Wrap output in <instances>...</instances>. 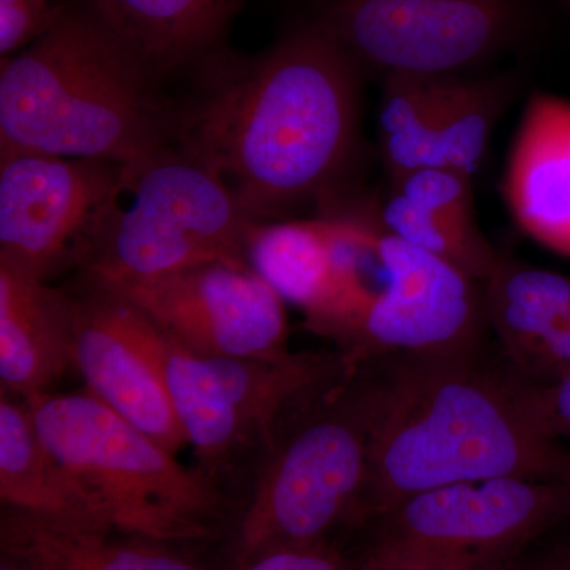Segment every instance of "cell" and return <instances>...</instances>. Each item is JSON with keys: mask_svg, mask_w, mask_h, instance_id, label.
I'll return each instance as SVG.
<instances>
[{"mask_svg": "<svg viewBox=\"0 0 570 570\" xmlns=\"http://www.w3.org/2000/svg\"><path fill=\"white\" fill-rule=\"evenodd\" d=\"M175 104L171 145L212 168L254 223L336 213L360 148L363 71L303 20L261 55L220 48Z\"/></svg>", "mask_w": 570, "mask_h": 570, "instance_id": "obj_1", "label": "cell"}, {"mask_svg": "<svg viewBox=\"0 0 570 570\" xmlns=\"http://www.w3.org/2000/svg\"><path fill=\"white\" fill-rule=\"evenodd\" d=\"M497 478L570 482V450L524 414L515 379L471 355L403 356L376 382L360 515H384L423 491Z\"/></svg>", "mask_w": 570, "mask_h": 570, "instance_id": "obj_2", "label": "cell"}, {"mask_svg": "<svg viewBox=\"0 0 570 570\" xmlns=\"http://www.w3.org/2000/svg\"><path fill=\"white\" fill-rule=\"evenodd\" d=\"M81 0L0 63V157L48 154L129 164L171 146L175 104Z\"/></svg>", "mask_w": 570, "mask_h": 570, "instance_id": "obj_3", "label": "cell"}, {"mask_svg": "<svg viewBox=\"0 0 570 570\" xmlns=\"http://www.w3.org/2000/svg\"><path fill=\"white\" fill-rule=\"evenodd\" d=\"M51 455L121 534L186 542L208 538L223 517L219 482L174 453L88 390L22 400Z\"/></svg>", "mask_w": 570, "mask_h": 570, "instance_id": "obj_4", "label": "cell"}, {"mask_svg": "<svg viewBox=\"0 0 570 570\" xmlns=\"http://www.w3.org/2000/svg\"><path fill=\"white\" fill-rule=\"evenodd\" d=\"M374 400L376 382L354 374L281 420L239 520L238 568L269 550L324 542L360 515Z\"/></svg>", "mask_w": 570, "mask_h": 570, "instance_id": "obj_5", "label": "cell"}, {"mask_svg": "<svg viewBox=\"0 0 570 570\" xmlns=\"http://www.w3.org/2000/svg\"><path fill=\"white\" fill-rule=\"evenodd\" d=\"M254 224L220 176L167 146L121 164L118 189L82 265V281L110 287L209 262L247 264Z\"/></svg>", "mask_w": 570, "mask_h": 570, "instance_id": "obj_6", "label": "cell"}, {"mask_svg": "<svg viewBox=\"0 0 570 570\" xmlns=\"http://www.w3.org/2000/svg\"><path fill=\"white\" fill-rule=\"evenodd\" d=\"M160 358L187 444L200 469L217 480L243 453L254 448L264 452L288 412L355 374V363L344 354L224 358L194 354L163 332Z\"/></svg>", "mask_w": 570, "mask_h": 570, "instance_id": "obj_7", "label": "cell"}, {"mask_svg": "<svg viewBox=\"0 0 570 570\" xmlns=\"http://www.w3.org/2000/svg\"><path fill=\"white\" fill-rule=\"evenodd\" d=\"M570 519V482L497 478L423 491L377 517L366 558L397 570H490Z\"/></svg>", "mask_w": 570, "mask_h": 570, "instance_id": "obj_8", "label": "cell"}, {"mask_svg": "<svg viewBox=\"0 0 570 570\" xmlns=\"http://www.w3.org/2000/svg\"><path fill=\"white\" fill-rule=\"evenodd\" d=\"M305 20L362 71L449 77L512 47L528 13L521 0H311Z\"/></svg>", "mask_w": 570, "mask_h": 570, "instance_id": "obj_9", "label": "cell"}, {"mask_svg": "<svg viewBox=\"0 0 570 570\" xmlns=\"http://www.w3.org/2000/svg\"><path fill=\"white\" fill-rule=\"evenodd\" d=\"M121 164L48 154L0 157V258L50 281L82 268Z\"/></svg>", "mask_w": 570, "mask_h": 570, "instance_id": "obj_10", "label": "cell"}, {"mask_svg": "<svg viewBox=\"0 0 570 570\" xmlns=\"http://www.w3.org/2000/svg\"><path fill=\"white\" fill-rule=\"evenodd\" d=\"M107 288L194 354L265 360L292 354L284 299L245 262H209Z\"/></svg>", "mask_w": 570, "mask_h": 570, "instance_id": "obj_11", "label": "cell"}, {"mask_svg": "<svg viewBox=\"0 0 570 570\" xmlns=\"http://www.w3.org/2000/svg\"><path fill=\"white\" fill-rule=\"evenodd\" d=\"M376 246L384 281L343 354L355 365L379 355H471L487 318L482 283L377 224Z\"/></svg>", "mask_w": 570, "mask_h": 570, "instance_id": "obj_12", "label": "cell"}, {"mask_svg": "<svg viewBox=\"0 0 570 570\" xmlns=\"http://www.w3.org/2000/svg\"><path fill=\"white\" fill-rule=\"evenodd\" d=\"M71 358L85 390L178 455L187 445L171 406L160 358V332L118 292L82 281L67 292Z\"/></svg>", "mask_w": 570, "mask_h": 570, "instance_id": "obj_13", "label": "cell"}, {"mask_svg": "<svg viewBox=\"0 0 570 570\" xmlns=\"http://www.w3.org/2000/svg\"><path fill=\"white\" fill-rule=\"evenodd\" d=\"M246 262L285 303L303 311L311 332L337 344L351 335L371 299L366 243L344 217L254 224Z\"/></svg>", "mask_w": 570, "mask_h": 570, "instance_id": "obj_14", "label": "cell"}, {"mask_svg": "<svg viewBox=\"0 0 570 570\" xmlns=\"http://www.w3.org/2000/svg\"><path fill=\"white\" fill-rule=\"evenodd\" d=\"M505 202L521 230L570 257V102L532 94L510 151Z\"/></svg>", "mask_w": 570, "mask_h": 570, "instance_id": "obj_15", "label": "cell"}, {"mask_svg": "<svg viewBox=\"0 0 570 570\" xmlns=\"http://www.w3.org/2000/svg\"><path fill=\"white\" fill-rule=\"evenodd\" d=\"M73 370L69 294L0 258V384L26 397Z\"/></svg>", "mask_w": 570, "mask_h": 570, "instance_id": "obj_16", "label": "cell"}, {"mask_svg": "<svg viewBox=\"0 0 570 570\" xmlns=\"http://www.w3.org/2000/svg\"><path fill=\"white\" fill-rule=\"evenodd\" d=\"M134 52L154 81L198 69L224 48L246 0H81Z\"/></svg>", "mask_w": 570, "mask_h": 570, "instance_id": "obj_17", "label": "cell"}, {"mask_svg": "<svg viewBox=\"0 0 570 570\" xmlns=\"http://www.w3.org/2000/svg\"><path fill=\"white\" fill-rule=\"evenodd\" d=\"M0 499L6 509L61 527L115 531L96 501L45 448L24 401L3 390L0 395Z\"/></svg>", "mask_w": 570, "mask_h": 570, "instance_id": "obj_18", "label": "cell"}, {"mask_svg": "<svg viewBox=\"0 0 570 570\" xmlns=\"http://www.w3.org/2000/svg\"><path fill=\"white\" fill-rule=\"evenodd\" d=\"M61 527L3 508L2 550L29 570H204L168 543Z\"/></svg>", "mask_w": 570, "mask_h": 570, "instance_id": "obj_19", "label": "cell"}, {"mask_svg": "<svg viewBox=\"0 0 570 570\" xmlns=\"http://www.w3.org/2000/svg\"><path fill=\"white\" fill-rule=\"evenodd\" d=\"M482 292L487 322L519 366L570 313V276L502 254Z\"/></svg>", "mask_w": 570, "mask_h": 570, "instance_id": "obj_20", "label": "cell"}, {"mask_svg": "<svg viewBox=\"0 0 570 570\" xmlns=\"http://www.w3.org/2000/svg\"><path fill=\"white\" fill-rule=\"evenodd\" d=\"M517 91L513 75L464 77L438 81V130L449 167L472 178L482 167L490 140Z\"/></svg>", "mask_w": 570, "mask_h": 570, "instance_id": "obj_21", "label": "cell"}, {"mask_svg": "<svg viewBox=\"0 0 570 570\" xmlns=\"http://www.w3.org/2000/svg\"><path fill=\"white\" fill-rule=\"evenodd\" d=\"M439 77L390 73L382 81L379 151L389 183L445 164L439 140Z\"/></svg>", "mask_w": 570, "mask_h": 570, "instance_id": "obj_22", "label": "cell"}, {"mask_svg": "<svg viewBox=\"0 0 570 570\" xmlns=\"http://www.w3.org/2000/svg\"><path fill=\"white\" fill-rule=\"evenodd\" d=\"M373 217L382 230L449 262L478 283H483L497 266L499 253L482 230L456 227L436 214L419 208L392 187Z\"/></svg>", "mask_w": 570, "mask_h": 570, "instance_id": "obj_23", "label": "cell"}, {"mask_svg": "<svg viewBox=\"0 0 570 570\" xmlns=\"http://www.w3.org/2000/svg\"><path fill=\"white\" fill-rule=\"evenodd\" d=\"M390 187L409 202L469 232H480L474 216L472 178L449 167H428L412 171Z\"/></svg>", "mask_w": 570, "mask_h": 570, "instance_id": "obj_24", "label": "cell"}, {"mask_svg": "<svg viewBox=\"0 0 570 570\" xmlns=\"http://www.w3.org/2000/svg\"><path fill=\"white\" fill-rule=\"evenodd\" d=\"M66 0H0V59L40 39L62 13Z\"/></svg>", "mask_w": 570, "mask_h": 570, "instance_id": "obj_25", "label": "cell"}, {"mask_svg": "<svg viewBox=\"0 0 570 570\" xmlns=\"http://www.w3.org/2000/svg\"><path fill=\"white\" fill-rule=\"evenodd\" d=\"M515 390L535 430L554 441H570V371L551 384L515 379Z\"/></svg>", "mask_w": 570, "mask_h": 570, "instance_id": "obj_26", "label": "cell"}, {"mask_svg": "<svg viewBox=\"0 0 570 570\" xmlns=\"http://www.w3.org/2000/svg\"><path fill=\"white\" fill-rule=\"evenodd\" d=\"M236 570H354L328 543L283 547L258 554Z\"/></svg>", "mask_w": 570, "mask_h": 570, "instance_id": "obj_27", "label": "cell"}, {"mask_svg": "<svg viewBox=\"0 0 570 570\" xmlns=\"http://www.w3.org/2000/svg\"><path fill=\"white\" fill-rule=\"evenodd\" d=\"M521 367L535 384H551L569 373L570 313L540 341Z\"/></svg>", "mask_w": 570, "mask_h": 570, "instance_id": "obj_28", "label": "cell"}, {"mask_svg": "<svg viewBox=\"0 0 570 570\" xmlns=\"http://www.w3.org/2000/svg\"><path fill=\"white\" fill-rule=\"evenodd\" d=\"M490 570H570V550L547 551V553H523L494 566Z\"/></svg>", "mask_w": 570, "mask_h": 570, "instance_id": "obj_29", "label": "cell"}, {"mask_svg": "<svg viewBox=\"0 0 570 570\" xmlns=\"http://www.w3.org/2000/svg\"><path fill=\"white\" fill-rule=\"evenodd\" d=\"M0 570H29L18 558L13 554L7 553L2 550V561H0Z\"/></svg>", "mask_w": 570, "mask_h": 570, "instance_id": "obj_30", "label": "cell"}, {"mask_svg": "<svg viewBox=\"0 0 570 570\" xmlns=\"http://www.w3.org/2000/svg\"><path fill=\"white\" fill-rule=\"evenodd\" d=\"M564 7H566V10H568L570 13V0H564Z\"/></svg>", "mask_w": 570, "mask_h": 570, "instance_id": "obj_31", "label": "cell"}]
</instances>
